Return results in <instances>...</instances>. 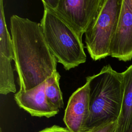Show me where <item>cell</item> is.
<instances>
[{"label": "cell", "instance_id": "15", "mask_svg": "<svg viewBox=\"0 0 132 132\" xmlns=\"http://www.w3.org/2000/svg\"><path fill=\"white\" fill-rule=\"evenodd\" d=\"M44 7L47 8L52 10H54L58 4L59 0H41Z\"/></svg>", "mask_w": 132, "mask_h": 132}, {"label": "cell", "instance_id": "8", "mask_svg": "<svg viewBox=\"0 0 132 132\" xmlns=\"http://www.w3.org/2000/svg\"><path fill=\"white\" fill-rule=\"evenodd\" d=\"M45 87V81L29 90H19L14 96L16 103L31 116L46 118L55 116L59 109L55 108L48 102Z\"/></svg>", "mask_w": 132, "mask_h": 132}, {"label": "cell", "instance_id": "18", "mask_svg": "<svg viewBox=\"0 0 132 132\" xmlns=\"http://www.w3.org/2000/svg\"><path fill=\"white\" fill-rule=\"evenodd\" d=\"M1 132H2V130H1Z\"/></svg>", "mask_w": 132, "mask_h": 132}, {"label": "cell", "instance_id": "6", "mask_svg": "<svg viewBox=\"0 0 132 132\" xmlns=\"http://www.w3.org/2000/svg\"><path fill=\"white\" fill-rule=\"evenodd\" d=\"M110 56L119 60L132 59V0H122L116 31L110 47Z\"/></svg>", "mask_w": 132, "mask_h": 132}, {"label": "cell", "instance_id": "17", "mask_svg": "<svg viewBox=\"0 0 132 132\" xmlns=\"http://www.w3.org/2000/svg\"><path fill=\"white\" fill-rule=\"evenodd\" d=\"M110 132H116V127L112 130H111Z\"/></svg>", "mask_w": 132, "mask_h": 132}, {"label": "cell", "instance_id": "2", "mask_svg": "<svg viewBox=\"0 0 132 132\" xmlns=\"http://www.w3.org/2000/svg\"><path fill=\"white\" fill-rule=\"evenodd\" d=\"M89 89L90 116L85 131L117 121L123 101L124 85L122 73L109 65L86 78Z\"/></svg>", "mask_w": 132, "mask_h": 132}, {"label": "cell", "instance_id": "9", "mask_svg": "<svg viewBox=\"0 0 132 132\" xmlns=\"http://www.w3.org/2000/svg\"><path fill=\"white\" fill-rule=\"evenodd\" d=\"M122 73L123 96L121 112L117 120L116 132H127L132 120V64Z\"/></svg>", "mask_w": 132, "mask_h": 132}, {"label": "cell", "instance_id": "5", "mask_svg": "<svg viewBox=\"0 0 132 132\" xmlns=\"http://www.w3.org/2000/svg\"><path fill=\"white\" fill-rule=\"evenodd\" d=\"M103 0H59L54 10L82 38Z\"/></svg>", "mask_w": 132, "mask_h": 132}, {"label": "cell", "instance_id": "4", "mask_svg": "<svg viewBox=\"0 0 132 132\" xmlns=\"http://www.w3.org/2000/svg\"><path fill=\"white\" fill-rule=\"evenodd\" d=\"M122 0H103L85 35L86 47L95 61L110 56V47L116 31Z\"/></svg>", "mask_w": 132, "mask_h": 132}, {"label": "cell", "instance_id": "12", "mask_svg": "<svg viewBox=\"0 0 132 132\" xmlns=\"http://www.w3.org/2000/svg\"><path fill=\"white\" fill-rule=\"evenodd\" d=\"M0 54H2L11 60H13L12 42L11 36L7 28L3 0H0Z\"/></svg>", "mask_w": 132, "mask_h": 132}, {"label": "cell", "instance_id": "13", "mask_svg": "<svg viewBox=\"0 0 132 132\" xmlns=\"http://www.w3.org/2000/svg\"><path fill=\"white\" fill-rule=\"evenodd\" d=\"M117 121L107 123L101 126L86 130L84 132H110L117 126Z\"/></svg>", "mask_w": 132, "mask_h": 132}, {"label": "cell", "instance_id": "1", "mask_svg": "<svg viewBox=\"0 0 132 132\" xmlns=\"http://www.w3.org/2000/svg\"><path fill=\"white\" fill-rule=\"evenodd\" d=\"M14 65L20 90H29L57 71V60L45 41L40 23L16 15L10 18Z\"/></svg>", "mask_w": 132, "mask_h": 132}, {"label": "cell", "instance_id": "14", "mask_svg": "<svg viewBox=\"0 0 132 132\" xmlns=\"http://www.w3.org/2000/svg\"><path fill=\"white\" fill-rule=\"evenodd\" d=\"M38 132H71L67 128L62 127L58 125H53L50 127L45 128Z\"/></svg>", "mask_w": 132, "mask_h": 132}, {"label": "cell", "instance_id": "3", "mask_svg": "<svg viewBox=\"0 0 132 132\" xmlns=\"http://www.w3.org/2000/svg\"><path fill=\"white\" fill-rule=\"evenodd\" d=\"M40 24L51 52L65 70L86 61L82 38L53 10L44 7Z\"/></svg>", "mask_w": 132, "mask_h": 132}, {"label": "cell", "instance_id": "7", "mask_svg": "<svg viewBox=\"0 0 132 132\" xmlns=\"http://www.w3.org/2000/svg\"><path fill=\"white\" fill-rule=\"evenodd\" d=\"M89 89L87 82L69 98L63 121L71 132H84L90 116Z\"/></svg>", "mask_w": 132, "mask_h": 132}, {"label": "cell", "instance_id": "11", "mask_svg": "<svg viewBox=\"0 0 132 132\" xmlns=\"http://www.w3.org/2000/svg\"><path fill=\"white\" fill-rule=\"evenodd\" d=\"M60 76L56 71L45 81V92L50 104L55 108L60 109L64 106L62 93L59 86Z\"/></svg>", "mask_w": 132, "mask_h": 132}, {"label": "cell", "instance_id": "16", "mask_svg": "<svg viewBox=\"0 0 132 132\" xmlns=\"http://www.w3.org/2000/svg\"><path fill=\"white\" fill-rule=\"evenodd\" d=\"M127 132H132V120H131V122L130 123V126H129V127Z\"/></svg>", "mask_w": 132, "mask_h": 132}, {"label": "cell", "instance_id": "10", "mask_svg": "<svg viewBox=\"0 0 132 132\" xmlns=\"http://www.w3.org/2000/svg\"><path fill=\"white\" fill-rule=\"evenodd\" d=\"M11 61L0 54V93L3 95L16 92Z\"/></svg>", "mask_w": 132, "mask_h": 132}]
</instances>
